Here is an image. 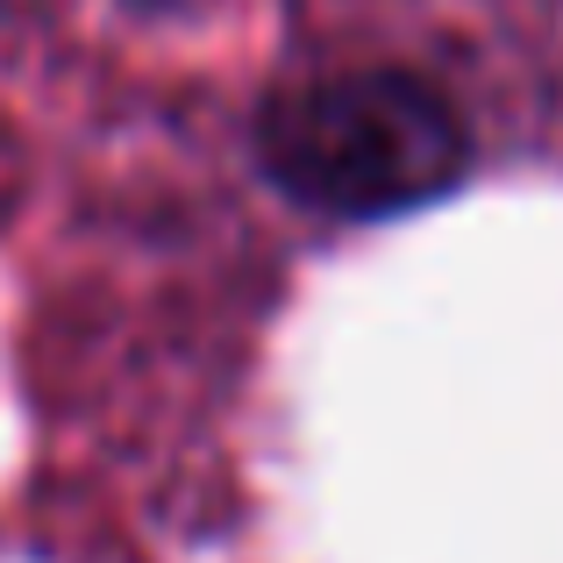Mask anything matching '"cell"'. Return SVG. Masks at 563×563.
<instances>
[{
	"mask_svg": "<svg viewBox=\"0 0 563 563\" xmlns=\"http://www.w3.org/2000/svg\"><path fill=\"white\" fill-rule=\"evenodd\" d=\"M250 157L292 207L329 221H393L471 179V122L435 79L357 65L278 86L250 122Z\"/></svg>",
	"mask_w": 563,
	"mask_h": 563,
	"instance_id": "6da1fadb",
	"label": "cell"
}]
</instances>
